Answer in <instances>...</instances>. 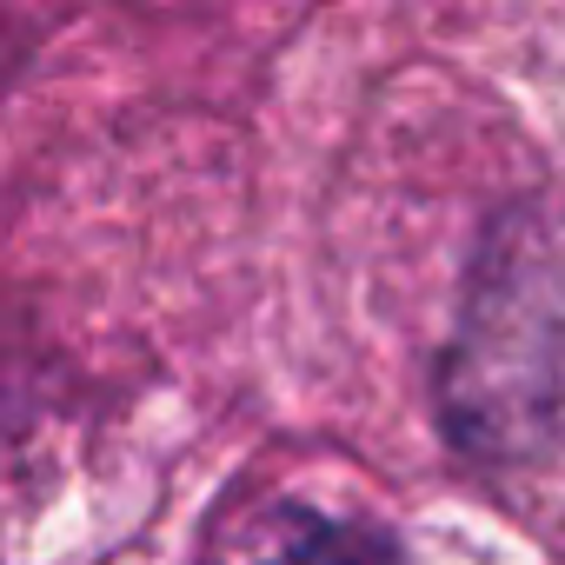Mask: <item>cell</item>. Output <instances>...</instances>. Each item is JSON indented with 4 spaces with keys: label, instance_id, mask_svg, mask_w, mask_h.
Returning <instances> with one entry per match:
<instances>
[{
    "label": "cell",
    "instance_id": "cell-1",
    "mask_svg": "<svg viewBox=\"0 0 565 565\" xmlns=\"http://www.w3.org/2000/svg\"><path fill=\"white\" fill-rule=\"evenodd\" d=\"M213 565H393V558L373 532L340 525L313 505H259L213 545Z\"/></svg>",
    "mask_w": 565,
    "mask_h": 565
}]
</instances>
